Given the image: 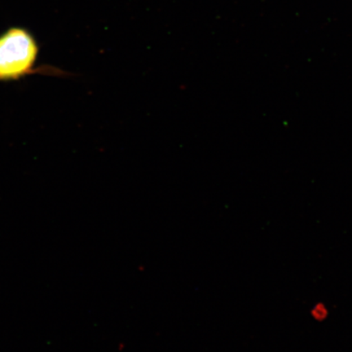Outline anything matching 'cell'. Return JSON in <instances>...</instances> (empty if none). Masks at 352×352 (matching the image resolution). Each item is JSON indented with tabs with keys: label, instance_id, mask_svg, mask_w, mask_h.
<instances>
[{
	"label": "cell",
	"instance_id": "1",
	"mask_svg": "<svg viewBox=\"0 0 352 352\" xmlns=\"http://www.w3.org/2000/svg\"><path fill=\"white\" fill-rule=\"evenodd\" d=\"M39 52L36 38L28 29L12 26L0 34V82L20 80L32 74L72 76L54 66H37Z\"/></svg>",
	"mask_w": 352,
	"mask_h": 352
}]
</instances>
